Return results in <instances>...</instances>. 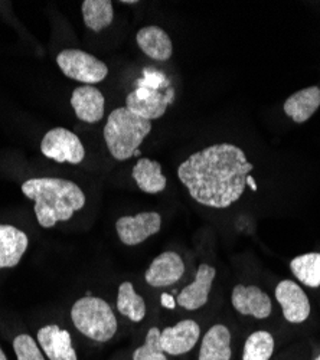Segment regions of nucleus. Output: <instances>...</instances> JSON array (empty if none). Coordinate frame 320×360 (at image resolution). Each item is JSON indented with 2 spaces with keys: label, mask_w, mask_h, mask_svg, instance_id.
<instances>
[{
  "label": "nucleus",
  "mask_w": 320,
  "mask_h": 360,
  "mask_svg": "<svg viewBox=\"0 0 320 360\" xmlns=\"http://www.w3.org/2000/svg\"><path fill=\"white\" fill-rule=\"evenodd\" d=\"M252 169L238 146L219 143L191 155L179 166L178 177L195 202L225 209L240 200Z\"/></svg>",
  "instance_id": "nucleus-1"
},
{
  "label": "nucleus",
  "mask_w": 320,
  "mask_h": 360,
  "mask_svg": "<svg viewBox=\"0 0 320 360\" xmlns=\"http://www.w3.org/2000/svg\"><path fill=\"white\" fill-rule=\"evenodd\" d=\"M23 195L35 202V215L42 228L70 221L84 207L85 195L71 180L60 177H34L22 185Z\"/></svg>",
  "instance_id": "nucleus-2"
},
{
  "label": "nucleus",
  "mask_w": 320,
  "mask_h": 360,
  "mask_svg": "<svg viewBox=\"0 0 320 360\" xmlns=\"http://www.w3.org/2000/svg\"><path fill=\"white\" fill-rule=\"evenodd\" d=\"M152 131V122L144 120L127 107L111 111L104 127V140L110 155L115 160H127L134 156L143 140Z\"/></svg>",
  "instance_id": "nucleus-3"
},
{
  "label": "nucleus",
  "mask_w": 320,
  "mask_h": 360,
  "mask_svg": "<svg viewBox=\"0 0 320 360\" xmlns=\"http://www.w3.org/2000/svg\"><path fill=\"white\" fill-rule=\"evenodd\" d=\"M71 319L79 333L96 342H108L117 333V319L103 298L87 295L72 306Z\"/></svg>",
  "instance_id": "nucleus-4"
},
{
  "label": "nucleus",
  "mask_w": 320,
  "mask_h": 360,
  "mask_svg": "<svg viewBox=\"0 0 320 360\" xmlns=\"http://www.w3.org/2000/svg\"><path fill=\"white\" fill-rule=\"evenodd\" d=\"M56 64L65 77L89 85L98 84L108 75V68L103 61L79 49H64L56 56Z\"/></svg>",
  "instance_id": "nucleus-5"
},
{
  "label": "nucleus",
  "mask_w": 320,
  "mask_h": 360,
  "mask_svg": "<svg viewBox=\"0 0 320 360\" xmlns=\"http://www.w3.org/2000/svg\"><path fill=\"white\" fill-rule=\"evenodd\" d=\"M41 152L45 158L56 163L79 165L85 158V150L79 137L63 127L52 129L44 136Z\"/></svg>",
  "instance_id": "nucleus-6"
},
{
  "label": "nucleus",
  "mask_w": 320,
  "mask_h": 360,
  "mask_svg": "<svg viewBox=\"0 0 320 360\" xmlns=\"http://www.w3.org/2000/svg\"><path fill=\"white\" fill-rule=\"evenodd\" d=\"M162 228V217L158 212H141L136 217H123L115 222L120 241L134 247L156 235Z\"/></svg>",
  "instance_id": "nucleus-7"
},
{
  "label": "nucleus",
  "mask_w": 320,
  "mask_h": 360,
  "mask_svg": "<svg viewBox=\"0 0 320 360\" xmlns=\"http://www.w3.org/2000/svg\"><path fill=\"white\" fill-rule=\"evenodd\" d=\"M274 294L288 323L299 324L307 320L310 316V302L297 283L283 280L277 284Z\"/></svg>",
  "instance_id": "nucleus-8"
},
{
  "label": "nucleus",
  "mask_w": 320,
  "mask_h": 360,
  "mask_svg": "<svg viewBox=\"0 0 320 360\" xmlns=\"http://www.w3.org/2000/svg\"><path fill=\"white\" fill-rule=\"evenodd\" d=\"M172 97L173 91H169L166 96H163L156 88L141 85L127 96L126 107L136 115L152 122V120L165 115Z\"/></svg>",
  "instance_id": "nucleus-9"
},
{
  "label": "nucleus",
  "mask_w": 320,
  "mask_h": 360,
  "mask_svg": "<svg viewBox=\"0 0 320 360\" xmlns=\"http://www.w3.org/2000/svg\"><path fill=\"white\" fill-rule=\"evenodd\" d=\"M232 307L243 316H252L255 319H267L273 311L271 300L267 292L255 285L238 284L232 290Z\"/></svg>",
  "instance_id": "nucleus-10"
},
{
  "label": "nucleus",
  "mask_w": 320,
  "mask_h": 360,
  "mask_svg": "<svg viewBox=\"0 0 320 360\" xmlns=\"http://www.w3.org/2000/svg\"><path fill=\"white\" fill-rule=\"evenodd\" d=\"M200 338V327L193 320H182L160 332V343L165 353L181 356L189 353Z\"/></svg>",
  "instance_id": "nucleus-11"
},
{
  "label": "nucleus",
  "mask_w": 320,
  "mask_h": 360,
  "mask_svg": "<svg viewBox=\"0 0 320 360\" xmlns=\"http://www.w3.org/2000/svg\"><path fill=\"white\" fill-rule=\"evenodd\" d=\"M215 276H217V269L212 265L200 264L198 266L195 281L191 285L185 287L178 294L177 303L189 311L198 310L205 306L208 303Z\"/></svg>",
  "instance_id": "nucleus-12"
},
{
  "label": "nucleus",
  "mask_w": 320,
  "mask_h": 360,
  "mask_svg": "<svg viewBox=\"0 0 320 360\" xmlns=\"http://www.w3.org/2000/svg\"><path fill=\"white\" fill-rule=\"evenodd\" d=\"M185 273V264L179 254L166 251L158 255L144 274L146 283L155 288L169 287L178 283Z\"/></svg>",
  "instance_id": "nucleus-13"
},
{
  "label": "nucleus",
  "mask_w": 320,
  "mask_h": 360,
  "mask_svg": "<svg viewBox=\"0 0 320 360\" xmlns=\"http://www.w3.org/2000/svg\"><path fill=\"white\" fill-rule=\"evenodd\" d=\"M71 105L81 122L94 124L98 123L104 115L105 100L98 88L94 85H84L74 89Z\"/></svg>",
  "instance_id": "nucleus-14"
},
{
  "label": "nucleus",
  "mask_w": 320,
  "mask_h": 360,
  "mask_svg": "<svg viewBox=\"0 0 320 360\" xmlns=\"http://www.w3.org/2000/svg\"><path fill=\"white\" fill-rule=\"evenodd\" d=\"M38 343L49 360H78L71 343V335L55 324L39 330Z\"/></svg>",
  "instance_id": "nucleus-15"
},
{
  "label": "nucleus",
  "mask_w": 320,
  "mask_h": 360,
  "mask_svg": "<svg viewBox=\"0 0 320 360\" xmlns=\"http://www.w3.org/2000/svg\"><path fill=\"white\" fill-rule=\"evenodd\" d=\"M29 245L25 232L12 226L0 224V269L16 266Z\"/></svg>",
  "instance_id": "nucleus-16"
},
{
  "label": "nucleus",
  "mask_w": 320,
  "mask_h": 360,
  "mask_svg": "<svg viewBox=\"0 0 320 360\" xmlns=\"http://www.w3.org/2000/svg\"><path fill=\"white\" fill-rule=\"evenodd\" d=\"M136 41L143 53H146L155 61H167L172 58V39L159 26L141 27L136 35Z\"/></svg>",
  "instance_id": "nucleus-17"
},
{
  "label": "nucleus",
  "mask_w": 320,
  "mask_h": 360,
  "mask_svg": "<svg viewBox=\"0 0 320 360\" xmlns=\"http://www.w3.org/2000/svg\"><path fill=\"white\" fill-rule=\"evenodd\" d=\"M320 107V88L309 86L290 96L284 103V112L295 123H305Z\"/></svg>",
  "instance_id": "nucleus-18"
},
{
  "label": "nucleus",
  "mask_w": 320,
  "mask_h": 360,
  "mask_svg": "<svg viewBox=\"0 0 320 360\" xmlns=\"http://www.w3.org/2000/svg\"><path fill=\"white\" fill-rule=\"evenodd\" d=\"M198 360H231V333L224 324L212 326L203 336Z\"/></svg>",
  "instance_id": "nucleus-19"
},
{
  "label": "nucleus",
  "mask_w": 320,
  "mask_h": 360,
  "mask_svg": "<svg viewBox=\"0 0 320 360\" xmlns=\"http://www.w3.org/2000/svg\"><path fill=\"white\" fill-rule=\"evenodd\" d=\"M133 179L139 189L144 193H159L165 191L167 180L162 173V165L159 162L143 158L133 167Z\"/></svg>",
  "instance_id": "nucleus-20"
},
{
  "label": "nucleus",
  "mask_w": 320,
  "mask_h": 360,
  "mask_svg": "<svg viewBox=\"0 0 320 360\" xmlns=\"http://www.w3.org/2000/svg\"><path fill=\"white\" fill-rule=\"evenodd\" d=\"M81 8L84 23L93 32H101L114 19L113 4L110 0H84Z\"/></svg>",
  "instance_id": "nucleus-21"
},
{
  "label": "nucleus",
  "mask_w": 320,
  "mask_h": 360,
  "mask_svg": "<svg viewBox=\"0 0 320 360\" xmlns=\"http://www.w3.org/2000/svg\"><path fill=\"white\" fill-rule=\"evenodd\" d=\"M117 310L134 323H140L146 317V303L141 295H139L130 281H124L119 287Z\"/></svg>",
  "instance_id": "nucleus-22"
},
{
  "label": "nucleus",
  "mask_w": 320,
  "mask_h": 360,
  "mask_svg": "<svg viewBox=\"0 0 320 360\" xmlns=\"http://www.w3.org/2000/svg\"><path fill=\"white\" fill-rule=\"evenodd\" d=\"M290 269L302 284L312 288L320 287V254L309 252L293 258Z\"/></svg>",
  "instance_id": "nucleus-23"
},
{
  "label": "nucleus",
  "mask_w": 320,
  "mask_h": 360,
  "mask_svg": "<svg viewBox=\"0 0 320 360\" xmlns=\"http://www.w3.org/2000/svg\"><path fill=\"white\" fill-rule=\"evenodd\" d=\"M274 352V338L266 330L248 336L243 350V360H270Z\"/></svg>",
  "instance_id": "nucleus-24"
},
{
  "label": "nucleus",
  "mask_w": 320,
  "mask_h": 360,
  "mask_svg": "<svg viewBox=\"0 0 320 360\" xmlns=\"http://www.w3.org/2000/svg\"><path fill=\"white\" fill-rule=\"evenodd\" d=\"M133 360H167L162 349L160 330L158 327H152L149 330L146 342H144L143 346L134 350Z\"/></svg>",
  "instance_id": "nucleus-25"
},
{
  "label": "nucleus",
  "mask_w": 320,
  "mask_h": 360,
  "mask_svg": "<svg viewBox=\"0 0 320 360\" xmlns=\"http://www.w3.org/2000/svg\"><path fill=\"white\" fill-rule=\"evenodd\" d=\"M13 349L18 360H45L37 342L29 335H19L13 340Z\"/></svg>",
  "instance_id": "nucleus-26"
},
{
  "label": "nucleus",
  "mask_w": 320,
  "mask_h": 360,
  "mask_svg": "<svg viewBox=\"0 0 320 360\" xmlns=\"http://www.w3.org/2000/svg\"><path fill=\"white\" fill-rule=\"evenodd\" d=\"M162 304H163V307H166L169 310H173L174 307H177V302H174V298L166 292L162 294Z\"/></svg>",
  "instance_id": "nucleus-27"
},
{
  "label": "nucleus",
  "mask_w": 320,
  "mask_h": 360,
  "mask_svg": "<svg viewBox=\"0 0 320 360\" xmlns=\"http://www.w3.org/2000/svg\"><path fill=\"white\" fill-rule=\"evenodd\" d=\"M0 360H8V359H6V354L4 353L2 349H0Z\"/></svg>",
  "instance_id": "nucleus-28"
},
{
  "label": "nucleus",
  "mask_w": 320,
  "mask_h": 360,
  "mask_svg": "<svg viewBox=\"0 0 320 360\" xmlns=\"http://www.w3.org/2000/svg\"><path fill=\"white\" fill-rule=\"evenodd\" d=\"M314 360H320V354H319V356H317Z\"/></svg>",
  "instance_id": "nucleus-29"
}]
</instances>
